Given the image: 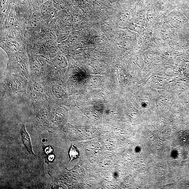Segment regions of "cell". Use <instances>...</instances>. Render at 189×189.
I'll return each mask as SVG.
<instances>
[{
  "mask_svg": "<svg viewBox=\"0 0 189 189\" xmlns=\"http://www.w3.org/2000/svg\"><path fill=\"white\" fill-rule=\"evenodd\" d=\"M22 81L18 77H10L6 80L5 90L7 94H12L23 91Z\"/></svg>",
  "mask_w": 189,
  "mask_h": 189,
  "instance_id": "obj_1",
  "label": "cell"
},
{
  "mask_svg": "<svg viewBox=\"0 0 189 189\" xmlns=\"http://www.w3.org/2000/svg\"><path fill=\"white\" fill-rule=\"evenodd\" d=\"M21 134L22 141L27 150L30 154L34 155L33 152L30 137L25 130V124H23L21 129Z\"/></svg>",
  "mask_w": 189,
  "mask_h": 189,
  "instance_id": "obj_2",
  "label": "cell"
},
{
  "mask_svg": "<svg viewBox=\"0 0 189 189\" xmlns=\"http://www.w3.org/2000/svg\"><path fill=\"white\" fill-rule=\"evenodd\" d=\"M144 22L142 18H136L132 20L130 23L129 28L132 30L137 32H139L143 28Z\"/></svg>",
  "mask_w": 189,
  "mask_h": 189,
  "instance_id": "obj_3",
  "label": "cell"
},
{
  "mask_svg": "<svg viewBox=\"0 0 189 189\" xmlns=\"http://www.w3.org/2000/svg\"><path fill=\"white\" fill-rule=\"evenodd\" d=\"M53 6L52 2L50 1L44 2L40 7V10L42 15L45 17L49 16L52 12Z\"/></svg>",
  "mask_w": 189,
  "mask_h": 189,
  "instance_id": "obj_4",
  "label": "cell"
},
{
  "mask_svg": "<svg viewBox=\"0 0 189 189\" xmlns=\"http://www.w3.org/2000/svg\"><path fill=\"white\" fill-rule=\"evenodd\" d=\"M29 90L32 94L35 96L40 95L43 93V88L39 84L37 83H31L29 86Z\"/></svg>",
  "mask_w": 189,
  "mask_h": 189,
  "instance_id": "obj_5",
  "label": "cell"
},
{
  "mask_svg": "<svg viewBox=\"0 0 189 189\" xmlns=\"http://www.w3.org/2000/svg\"><path fill=\"white\" fill-rule=\"evenodd\" d=\"M80 37L79 31H75L72 32L69 35L68 39L66 41L69 46L74 45L78 40Z\"/></svg>",
  "mask_w": 189,
  "mask_h": 189,
  "instance_id": "obj_6",
  "label": "cell"
},
{
  "mask_svg": "<svg viewBox=\"0 0 189 189\" xmlns=\"http://www.w3.org/2000/svg\"><path fill=\"white\" fill-rule=\"evenodd\" d=\"M52 91L54 95L57 98L60 99L64 97V90L60 86L57 85H52Z\"/></svg>",
  "mask_w": 189,
  "mask_h": 189,
  "instance_id": "obj_7",
  "label": "cell"
},
{
  "mask_svg": "<svg viewBox=\"0 0 189 189\" xmlns=\"http://www.w3.org/2000/svg\"><path fill=\"white\" fill-rule=\"evenodd\" d=\"M54 61L58 66L62 68H66L68 66L66 58L62 55L56 56L54 59Z\"/></svg>",
  "mask_w": 189,
  "mask_h": 189,
  "instance_id": "obj_8",
  "label": "cell"
},
{
  "mask_svg": "<svg viewBox=\"0 0 189 189\" xmlns=\"http://www.w3.org/2000/svg\"><path fill=\"white\" fill-rule=\"evenodd\" d=\"M70 33L69 29H61L57 33V37L61 41H65L68 38Z\"/></svg>",
  "mask_w": 189,
  "mask_h": 189,
  "instance_id": "obj_9",
  "label": "cell"
},
{
  "mask_svg": "<svg viewBox=\"0 0 189 189\" xmlns=\"http://www.w3.org/2000/svg\"><path fill=\"white\" fill-rule=\"evenodd\" d=\"M130 17L129 12H124L119 15L118 21L120 25L122 26H126L129 22Z\"/></svg>",
  "mask_w": 189,
  "mask_h": 189,
  "instance_id": "obj_10",
  "label": "cell"
},
{
  "mask_svg": "<svg viewBox=\"0 0 189 189\" xmlns=\"http://www.w3.org/2000/svg\"><path fill=\"white\" fill-rule=\"evenodd\" d=\"M46 46L48 51L51 53H55L58 50V46L52 40H50L46 42Z\"/></svg>",
  "mask_w": 189,
  "mask_h": 189,
  "instance_id": "obj_11",
  "label": "cell"
},
{
  "mask_svg": "<svg viewBox=\"0 0 189 189\" xmlns=\"http://www.w3.org/2000/svg\"><path fill=\"white\" fill-rule=\"evenodd\" d=\"M58 49L62 53L64 54L68 53L70 46L66 41H62L58 44Z\"/></svg>",
  "mask_w": 189,
  "mask_h": 189,
  "instance_id": "obj_12",
  "label": "cell"
},
{
  "mask_svg": "<svg viewBox=\"0 0 189 189\" xmlns=\"http://www.w3.org/2000/svg\"><path fill=\"white\" fill-rule=\"evenodd\" d=\"M70 159V162L74 159H76L79 156V152L78 149L74 146H71L69 152Z\"/></svg>",
  "mask_w": 189,
  "mask_h": 189,
  "instance_id": "obj_13",
  "label": "cell"
},
{
  "mask_svg": "<svg viewBox=\"0 0 189 189\" xmlns=\"http://www.w3.org/2000/svg\"><path fill=\"white\" fill-rule=\"evenodd\" d=\"M155 15L151 14L147 15L146 20V26L147 27H151L154 24L155 22Z\"/></svg>",
  "mask_w": 189,
  "mask_h": 189,
  "instance_id": "obj_14",
  "label": "cell"
},
{
  "mask_svg": "<svg viewBox=\"0 0 189 189\" xmlns=\"http://www.w3.org/2000/svg\"><path fill=\"white\" fill-rule=\"evenodd\" d=\"M52 4L55 8L58 10L64 9L65 6L61 0H52Z\"/></svg>",
  "mask_w": 189,
  "mask_h": 189,
  "instance_id": "obj_15",
  "label": "cell"
},
{
  "mask_svg": "<svg viewBox=\"0 0 189 189\" xmlns=\"http://www.w3.org/2000/svg\"><path fill=\"white\" fill-rule=\"evenodd\" d=\"M32 68L34 72L35 73H38L39 70V66L38 64H37V63H35L33 65Z\"/></svg>",
  "mask_w": 189,
  "mask_h": 189,
  "instance_id": "obj_16",
  "label": "cell"
},
{
  "mask_svg": "<svg viewBox=\"0 0 189 189\" xmlns=\"http://www.w3.org/2000/svg\"><path fill=\"white\" fill-rule=\"evenodd\" d=\"M8 19H8V20L7 23L8 24V26H10V25H13L14 22V20L13 16H12L11 15H10L9 17H8Z\"/></svg>",
  "mask_w": 189,
  "mask_h": 189,
  "instance_id": "obj_17",
  "label": "cell"
},
{
  "mask_svg": "<svg viewBox=\"0 0 189 189\" xmlns=\"http://www.w3.org/2000/svg\"><path fill=\"white\" fill-rule=\"evenodd\" d=\"M52 151H53V149L50 146L46 147L45 149V152L46 154H51L52 152Z\"/></svg>",
  "mask_w": 189,
  "mask_h": 189,
  "instance_id": "obj_18",
  "label": "cell"
},
{
  "mask_svg": "<svg viewBox=\"0 0 189 189\" xmlns=\"http://www.w3.org/2000/svg\"><path fill=\"white\" fill-rule=\"evenodd\" d=\"M55 158V156L54 154H50L48 155L47 158V161L50 162H51L54 160Z\"/></svg>",
  "mask_w": 189,
  "mask_h": 189,
  "instance_id": "obj_19",
  "label": "cell"
}]
</instances>
